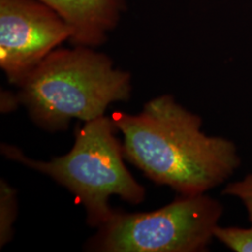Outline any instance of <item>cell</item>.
Instances as JSON below:
<instances>
[{
    "label": "cell",
    "mask_w": 252,
    "mask_h": 252,
    "mask_svg": "<svg viewBox=\"0 0 252 252\" xmlns=\"http://www.w3.org/2000/svg\"><path fill=\"white\" fill-rule=\"evenodd\" d=\"M111 119L124 135L126 159L180 194L205 193L240 165L234 142L204 134L201 118L169 94L150 100L137 114L117 111Z\"/></svg>",
    "instance_id": "1"
},
{
    "label": "cell",
    "mask_w": 252,
    "mask_h": 252,
    "mask_svg": "<svg viewBox=\"0 0 252 252\" xmlns=\"http://www.w3.org/2000/svg\"><path fill=\"white\" fill-rule=\"evenodd\" d=\"M18 86L19 103L50 132L65 130L73 119L104 116L108 105L129 99L132 91L129 73L85 46L55 49Z\"/></svg>",
    "instance_id": "2"
},
{
    "label": "cell",
    "mask_w": 252,
    "mask_h": 252,
    "mask_svg": "<svg viewBox=\"0 0 252 252\" xmlns=\"http://www.w3.org/2000/svg\"><path fill=\"white\" fill-rule=\"evenodd\" d=\"M116 131L111 117L85 122L76 131L70 152L49 162L33 160L11 145H1V152L9 160L45 174L69 189L85 208L88 224L98 228L115 212L109 206L111 196L133 205L145 197L144 187L124 163L123 144Z\"/></svg>",
    "instance_id": "3"
},
{
    "label": "cell",
    "mask_w": 252,
    "mask_h": 252,
    "mask_svg": "<svg viewBox=\"0 0 252 252\" xmlns=\"http://www.w3.org/2000/svg\"><path fill=\"white\" fill-rule=\"evenodd\" d=\"M222 205L205 193L180 194L144 213L115 211L87 243L100 252H204L214 237Z\"/></svg>",
    "instance_id": "4"
},
{
    "label": "cell",
    "mask_w": 252,
    "mask_h": 252,
    "mask_svg": "<svg viewBox=\"0 0 252 252\" xmlns=\"http://www.w3.org/2000/svg\"><path fill=\"white\" fill-rule=\"evenodd\" d=\"M71 31L39 0H0V66L19 85Z\"/></svg>",
    "instance_id": "5"
},
{
    "label": "cell",
    "mask_w": 252,
    "mask_h": 252,
    "mask_svg": "<svg viewBox=\"0 0 252 252\" xmlns=\"http://www.w3.org/2000/svg\"><path fill=\"white\" fill-rule=\"evenodd\" d=\"M63 19L74 46L96 47L117 27L126 0H39Z\"/></svg>",
    "instance_id": "6"
},
{
    "label": "cell",
    "mask_w": 252,
    "mask_h": 252,
    "mask_svg": "<svg viewBox=\"0 0 252 252\" xmlns=\"http://www.w3.org/2000/svg\"><path fill=\"white\" fill-rule=\"evenodd\" d=\"M17 214L15 190L5 180L0 182V246L9 242L13 235V222Z\"/></svg>",
    "instance_id": "7"
},
{
    "label": "cell",
    "mask_w": 252,
    "mask_h": 252,
    "mask_svg": "<svg viewBox=\"0 0 252 252\" xmlns=\"http://www.w3.org/2000/svg\"><path fill=\"white\" fill-rule=\"evenodd\" d=\"M214 237L234 252H252V226L249 229H242L218 225L214 231Z\"/></svg>",
    "instance_id": "8"
},
{
    "label": "cell",
    "mask_w": 252,
    "mask_h": 252,
    "mask_svg": "<svg viewBox=\"0 0 252 252\" xmlns=\"http://www.w3.org/2000/svg\"><path fill=\"white\" fill-rule=\"evenodd\" d=\"M222 193L235 196L243 202L252 224V174L248 175L243 180L227 185Z\"/></svg>",
    "instance_id": "9"
}]
</instances>
